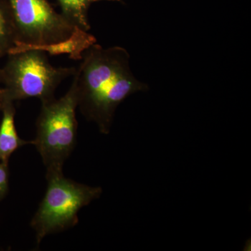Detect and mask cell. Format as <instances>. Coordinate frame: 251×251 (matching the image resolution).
Returning a JSON list of instances; mask_svg holds the SVG:
<instances>
[{
  "instance_id": "6da1fadb",
  "label": "cell",
  "mask_w": 251,
  "mask_h": 251,
  "mask_svg": "<svg viewBox=\"0 0 251 251\" xmlns=\"http://www.w3.org/2000/svg\"><path fill=\"white\" fill-rule=\"evenodd\" d=\"M129 59L124 48L104 49L96 43L86 50L74 75L77 108L103 134L110 133L117 108L126 99L149 90L133 75Z\"/></svg>"
},
{
  "instance_id": "7a4b0ae2",
  "label": "cell",
  "mask_w": 251,
  "mask_h": 251,
  "mask_svg": "<svg viewBox=\"0 0 251 251\" xmlns=\"http://www.w3.org/2000/svg\"><path fill=\"white\" fill-rule=\"evenodd\" d=\"M76 86L73 80L67 93L58 99L41 102L36 122L35 145L46 173H60L77 142Z\"/></svg>"
},
{
  "instance_id": "3957f363",
  "label": "cell",
  "mask_w": 251,
  "mask_h": 251,
  "mask_svg": "<svg viewBox=\"0 0 251 251\" xmlns=\"http://www.w3.org/2000/svg\"><path fill=\"white\" fill-rule=\"evenodd\" d=\"M46 193L30 224L38 245L47 236L75 227L80 209L103 193L100 186L77 182L66 177L63 172L46 173Z\"/></svg>"
},
{
  "instance_id": "277c9868",
  "label": "cell",
  "mask_w": 251,
  "mask_h": 251,
  "mask_svg": "<svg viewBox=\"0 0 251 251\" xmlns=\"http://www.w3.org/2000/svg\"><path fill=\"white\" fill-rule=\"evenodd\" d=\"M1 70L3 99L12 101L37 98L41 102L55 98L62 81L74 76L76 67H54L44 51L28 50L9 54Z\"/></svg>"
},
{
  "instance_id": "5b68a950",
  "label": "cell",
  "mask_w": 251,
  "mask_h": 251,
  "mask_svg": "<svg viewBox=\"0 0 251 251\" xmlns=\"http://www.w3.org/2000/svg\"><path fill=\"white\" fill-rule=\"evenodd\" d=\"M18 41L30 46L66 40L75 27L48 0H6Z\"/></svg>"
},
{
  "instance_id": "8992f818",
  "label": "cell",
  "mask_w": 251,
  "mask_h": 251,
  "mask_svg": "<svg viewBox=\"0 0 251 251\" xmlns=\"http://www.w3.org/2000/svg\"><path fill=\"white\" fill-rule=\"evenodd\" d=\"M97 43V39L88 31L75 27L72 35L66 40L47 45L30 46L16 41L9 54L17 53L28 50H39L49 55L68 54L69 58L80 61L84 52L90 46Z\"/></svg>"
},
{
  "instance_id": "52a82bcc",
  "label": "cell",
  "mask_w": 251,
  "mask_h": 251,
  "mask_svg": "<svg viewBox=\"0 0 251 251\" xmlns=\"http://www.w3.org/2000/svg\"><path fill=\"white\" fill-rule=\"evenodd\" d=\"M2 118L0 124V161L9 162L10 157L21 147L32 144V141L21 139L15 125L16 108L14 102L1 99Z\"/></svg>"
},
{
  "instance_id": "ba28073f",
  "label": "cell",
  "mask_w": 251,
  "mask_h": 251,
  "mask_svg": "<svg viewBox=\"0 0 251 251\" xmlns=\"http://www.w3.org/2000/svg\"><path fill=\"white\" fill-rule=\"evenodd\" d=\"M63 17L74 27L88 31L91 26L88 12L91 5L100 1H120V0H57Z\"/></svg>"
},
{
  "instance_id": "9c48e42d",
  "label": "cell",
  "mask_w": 251,
  "mask_h": 251,
  "mask_svg": "<svg viewBox=\"0 0 251 251\" xmlns=\"http://www.w3.org/2000/svg\"><path fill=\"white\" fill-rule=\"evenodd\" d=\"M18 41L14 21L6 0H0V58L9 54Z\"/></svg>"
},
{
  "instance_id": "30bf717a",
  "label": "cell",
  "mask_w": 251,
  "mask_h": 251,
  "mask_svg": "<svg viewBox=\"0 0 251 251\" xmlns=\"http://www.w3.org/2000/svg\"><path fill=\"white\" fill-rule=\"evenodd\" d=\"M9 162L0 161V201H2L9 192Z\"/></svg>"
},
{
  "instance_id": "8fae6325",
  "label": "cell",
  "mask_w": 251,
  "mask_h": 251,
  "mask_svg": "<svg viewBox=\"0 0 251 251\" xmlns=\"http://www.w3.org/2000/svg\"><path fill=\"white\" fill-rule=\"evenodd\" d=\"M3 96H4V90L1 87V88H0V100H1V99L3 98Z\"/></svg>"
},
{
  "instance_id": "7c38bea8",
  "label": "cell",
  "mask_w": 251,
  "mask_h": 251,
  "mask_svg": "<svg viewBox=\"0 0 251 251\" xmlns=\"http://www.w3.org/2000/svg\"><path fill=\"white\" fill-rule=\"evenodd\" d=\"M1 80H2V77H1V70L0 69V84H1Z\"/></svg>"
},
{
  "instance_id": "4fadbf2b",
  "label": "cell",
  "mask_w": 251,
  "mask_h": 251,
  "mask_svg": "<svg viewBox=\"0 0 251 251\" xmlns=\"http://www.w3.org/2000/svg\"><path fill=\"white\" fill-rule=\"evenodd\" d=\"M1 101H0V110H1Z\"/></svg>"
}]
</instances>
